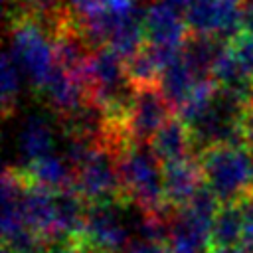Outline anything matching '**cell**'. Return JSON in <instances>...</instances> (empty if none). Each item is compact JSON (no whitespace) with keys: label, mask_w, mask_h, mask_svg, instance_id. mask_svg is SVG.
I'll return each mask as SVG.
<instances>
[{"label":"cell","mask_w":253,"mask_h":253,"mask_svg":"<svg viewBox=\"0 0 253 253\" xmlns=\"http://www.w3.org/2000/svg\"><path fill=\"white\" fill-rule=\"evenodd\" d=\"M202 77H198L194 73V69L186 63V59L182 57V53L170 61L164 71L160 73V79H158V87L160 91L164 93V97L168 99V103L172 105L174 111H178L186 101L188 97L192 95V91L196 89L198 81ZM206 79V77H204Z\"/></svg>","instance_id":"14"},{"label":"cell","mask_w":253,"mask_h":253,"mask_svg":"<svg viewBox=\"0 0 253 253\" xmlns=\"http://www.w3.org/2000/svg\"><path fill=\"white\" fill-rule=\"evenodd\" d=\"M123 253H172L168 241L146 239V237H132Z\"/></svg>","instance_id":"18"},{"label":"cell","mask_w":253,"mask_h":253,"mask_svg":"<svg viewBox=\"0 0 253 253\" xmlns=\"http://www.w3.org/2000/svg\"><path fill=\"white\" fill-rule=\"evenodd\" d=\"M150 146L162 164L196 156V144L192 132L180 117H172L166 125H162L156 130V134L150 138Z\"/></svg>","instance_id":"12"},{"label":"cell","mask_w":253,"mask_h":253,"mask_svg":"<svg viewBox=\"0 0 253 253\" xmlns=\"http://www.w3.org/2000/svg\"><path fill=\"white\" fill-rule=\"evenodd\" d=\"M184 18L190 34L215 36L229 42L243 32V14L235 0H192Z\"/></svg>","instance_id":"6"},{"label":"cell","mask_w":253,"mask_h":253,"mask_svg":"<svg viewBox=\"0 0 253 253\" xmlns=\"http://www.w3.org/2000/svg\"><path fill=\"white\" fill-rule=\"evenodd\" d=\"M160 2H164V4H168L170 8H174V10H178V12H186L188 10V6L192 4V0H160Z\"/></svg>","instance_id":"22"},{"label":"cell","mask_w":253,"mask_h":253,"mask_svg":"<svg viewBox=\"0 0 253 253\" xmlns=\"http://www.w3.org/2000/svg\"><path fill=\"white\" fill-rule=\"evenodd\" d=\"M241 14H243V30L253 32V0H241Z\"/></svg>","instance_id":"20"},{"label":"cell","mask_w":253,"mask_h":253,"mask_svg":"<svg viewBox=\"0 0 253 253\" xmlns=\"http://www.w3.org/2000/svg\"><path fill=\"white\" fill-rule=\"evenodd\" d=\"M55 152V128L42 115H30L18 130V164L24 168L38 158Z\"/></svg>","instance_id":"11"},{"label":"cell","mask_w":253,"mask_h":253,"mask_svg":"<svg viewBox=\"0 0 253 253\" xmlns=\"http://www.w3.org/2000/svg\"><path fill=\"white\" fill-rule=\"evenodd\" d=\"M227 43H229L233 57L237 59V63L245 71V75L249 79H253V32L243 30L241 34H237Z\"/></svg>","instance_id":"17"},{"label":"cell","mask_w":253,"mask_h":253,"mask_svg":"<svg viewBox=\"0 0 253 253\" xmlns=\"http://www.w3.org/2000/svg\"><path fill=\"white\" fill-rule=\"evenodd\" d=\"M24 79L26 77H24L22 69L18 67V63L14 61L10 51H6L2 55V65H0V103H2L4 117H12L16 113Z\"/></svg>","instance_id":"16"},{"label":"cell","mask_w":253,"mask_h":253,"mask_svg":"<svg viewBox=\"0 0 253 253\" xmlns=\"http://www.w3.org/2000/svg\"><path fill=\"white\" fill-rule=\"evenodd\" d=\"M162 172H164L166 202L172 208L186 206L190 198L198 192V188L204 184L198 156H190V158L176 160V162H166L162 164Z\"/></svg>","instance_id":"10"},{"label":"cell","mask_w":253,"mask_h":253,"mask_svg":"<svg viewBox=\"0 0 253 253\" xmlns=\"http://www.w3.org/2000/svg\"><path fill=\"white\" fill-rule=\"evenodd\" d=\"M142 26L146 43L160 47H182L190 36L184 14L160 0L150 2L142 10Z\"/></svg>","instance_id":"8"},{"label":"cell","mask_w":253,"mask_h":253,"mask_svg":"<svg viewBox=\"0 0 253 253\" xmlns=\"http://www.w3.org/2000/svg\"><path fill=\"white\" fill-rule=\"evenodd\" d=\"M128 202L87 204L85 221L77 239L91 253H123L132 239V223L126 219Z\"/></svg>","instance_id":"4"},{"label":"cell","mask_w":253,"mask_h":253,"mask_svg":"<svg viewBox=\"0 0 253 253\" xmlns=\"http://www.w3.org/2000/svg\"><path fill=\"white\" fill-rule=\"evenodd\" d=\"M16 172H20L26 180L45 186L53 192L65 190L73 186V178H75V168L73 164L67 160L65 154H57V152H49L42 158H38L36 162L24 166V168H16L12 166Z\"/></svg>","instance_id":"13"},{"label":"cell","mask_w":253,"mask_h":253,"mask_svg":"<svg viewBox=\"0 0 253 253\" xmlns=\"http://www.w3.org/2000/svg\"><path fill=\"white\" fill-rule=\"evenodd\" d=\"M119 172L126 200L140 211L168 215L174 208L166 202L162 162L150 142L130 140L119 152Z\"/></svg>","instance_id":"1"},{"label":"cell","mask_w":253,"mask_h":253,"mask_svg":"<svg viewBox=\"0 0 253 253\" xmlns=\"http://www.w3.org/2000/svg\"><path fill=\"white\" fill-rule=\"evenodd\" d=\"M20 174V172H18ZM20 206L26 223L47 243L55 237V192L26 180L22 174Z\"/></svg>","instance_id":"9"},{"label":"cell","mask_w":253,"mask_h":253,"mask_svg":"<svg viewBox=\"0 0 253 253\" xmlns=\"http://www.w3.org/2000/svg\"><path fill=\"white\" fill-rule=\"evenodd\" d=\"M2 253H18V251H14V249H10V247L2 245Z\"/></svg>","instance_id":"23"},{"label":"cell","mask_w":253,"mask_h":253,"mask_svg":"<svg viewBox=\"0 0 253 253\" xmlns=\"http://www.w3.org/2000/svg\"><path fill=\"white\" fill-rule=\"evenodd\" d=\"M235 2H241V0H235Z\"/></svg>","instance_id":"24"},{"label":"cell","mask_w":253,"mask_h":253,"mask_svg":"<svg viewBox=\"0 0 253 253\" xmlns=\"http://www.w3.org/2000/svg\"><path fill=\"white\" fill-rule=\"evenodd\" d=\"M241 211H243V235H241V243L247 245L249 249H253V194L245 196L243 200H239Z\"/></svg>","instance_id":"19"},{"label":"cell","mask_w":253,"mask_h":253,"mask_svg":"<svg viewBox=\"0 0 253 253\" xmlns=\"http://www.w3.org/2000/svg\"><path fill=\"white\" fill-rule=\"evenodd\" d=\"M73 188L87 204L128 202L119 172V152L109 146H95L75 168Z\"/></svg>","instance_id":"5"},{"label":"cell","mask_w":253,"mask_h":253,"mask_svg":"<svg viewBox=\"0 0 253 253\" xmlns=\"http://www.w3.org/2000/svg\"><path fill=\"white\" fill-rule=\"evenodd\" d=\"M204 184L219 204H233L253 194V156L243 144H213L196 152Z\"/></svg>","instance_id":"2"},{"label":"cell","mask_w":253,"mask_h":253,"mask_svg":"<svg viewBox=\"0 0 253 253\" xmlns=\"http://www.w3.org/2000/svg\"><path fill=\"white\" fill-rule=\"evenodd\" d=\"M8 51L36 91L47 83L57 67L53 38L34 16H22L12 22V42Z\"/></svg>","instance_id":"3"},{"label":"cell","mask_w":253,"mask_h":253,"mask_svg":"<svg viewBox=\"0 0 253 253\" xmlns=\"http://www.w3.org/2000/svg\"><path fill=\"white\" fill-rule=\"evenodd\" d=\"M241 235H243V211H241L239 202L221 204L213 217L210 251L239 245Z\"/></svg>","instance_id":"15"},{"label":"cell","mask_w":253,"mask_h":253,"mask_svg":"<svg viewBox=\"0 0 253 253\" xmlns=\"http://www.w3.org/2000/svg\"><path fill=\"white\" fill-rule=\"evenodd\" d=\"M210 253H253V249H249L247 245L239 243V245H233V247H225V249H213Z\"/></svg>","instance_id":"21"},{"label":"cell","mask_w":253,"mask_h":253,"mask_svg":"<svg viewBox=\"0 0 253 253\" xmlns=\"http://www.w3.org/2000/svg\"><path fill=\"white\" fill-rule=\"evenodd\" d=\"M174 117V109L158 85L134 87L130 109L126 115V132L130 140L150 142L156 130Z\"/></svg>","instance_id":"7"}]
</instances>
